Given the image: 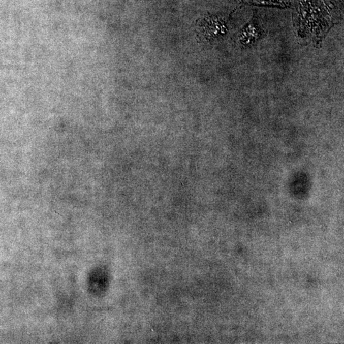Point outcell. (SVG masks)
<instances>
[{
    "label": "cell",
    "mask_w": 344,
    "mask_h": 344,
    "mask_svg": "<svg viewBox=\"0 0 344 344\" xmlns=\"http://www.w3.org/2000/svg\"><path fill=\"white\" fill-rule=\"evenodd\" d=\"M263 33L262 27L258 23L257 19H253L241 30L238 34V42L243 46H250L260 39Z\"/></svg>",
    "instance_id": "obj_1"
},
{
    "label": "cell",
    "mask_w": 344,
    "mask_h": 344,
    "mask_svg": "<svg viewBox=\"0 0 344 344\" xmlns=\"http://www.w3.org/2000/svg\"><path fill=\"white\" fill-rule=\"evenodd\" d=\"M205 27L203 32L205 37H215L220 35L224 34L225 32V25L224 22L218 19H210L205 22Z\"/></svg>",
    "instance_id": "obj_2"
},
{
    "label": "cell",
    "mask_w": 344,
    "mask_h": 344,
    "mask_svg": "<svg viewBox=\"0 0 344 344\" xmlns=\"http://www.w3.org/2000/svg\"><path fill=\"white\" fill-rule=\"evenodd\" d=\"M245 3L259 6L285 7L288 6L287 0H244Z\"/></svg>",
    "instance_id": "obj_3"
}]
</instances>
